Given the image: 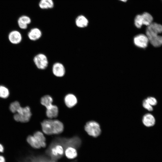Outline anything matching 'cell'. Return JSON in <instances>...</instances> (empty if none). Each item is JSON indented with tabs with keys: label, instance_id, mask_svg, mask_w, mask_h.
I'll return each instance as SVG.
<instances>
[{
	"label": "cell",
	"instance_id": "4dcf8cb0",
	"mask_svg": "<svg viewBox=\"0 0 162 162\" xmlns=\"http://www.w3.org/2000/svg\"><path fill=\"white\" fill-rule=\"evenodd\" d=\"M120 1L123 2H127L128 0H118Z\"/></svg>",
	"mask_w": 162,
	"mask_h": 162
},
{
	"label": "cell",
	"instance_id": "f1b7e54d",
	"mask_svg": "<svg viewBox=\"0 0 162 162\" xmlns=\"http://www.w3.org/2000/svg\"><path fill=\"white\" fill-rule=\"evenodd\" d=\"M0 162H6L5 158L2 155H0Z\"/></svg>",
	"mask_w": 162,
	"mask_h": 162
},
{
	"label": "cell",
	"instance_id": "8992f818",
	"mask_svg": "<svg viewBox=\"0 0 162 162\" xmlns=\"http://www.w3.org/2000/svg\"><path fill=\"white\" fill-rule=\"evenodd\" d=\"M149 40L147 36L143 34H140L134 38V44L138 47L144 48L148 46Z\"/></svg>",
	"mask_w": 162,
	"mask_h": 162
},
{
	"label": "cell",
	"instance_id": "277c9868",
	"mask_svg": "<svg viewBox=\"0 0 162 162\" xmlns=\"http://www.w3.org/2000/svg\"><path fill=\"white\" fill-rule=\"evenodd\" d=\"M85 130L87 134L93 137H97L100 134L101 130L99 124L96 122L90 121L85 126Z\"/></svg>",
	"mask_w": 162,
	"mask_h": 162
},
{
	"label": "cell",
	"instance_id": "9c48e42d",
	"mask_svg": "<svg viewBox=\"0 0 162 162\" xmlns=\"http://www.w3.org/2000/svg\"><path fill=\"white\" fill-rule=\"evenodd\" d=\"M52 120L46 119L41 123L42 130L44 133L47 135L53 134Z\"/></svg>",
	"mask_w": 162,
	"mask_h": 162
},
{
	"label": "cell",
	"instance_id": "7c38bea8",
	"mask_svg": "<svg viewBox=\"0 0 162 162\" xmlns=\"http://www.w3.org/2000/svg\"><path fill=\"white\" fill-rule=\"evenodd\" d=\"M64 101L66 105L69 108H72L75 106L77 102L76 97L72 94H67L65 97Z\"/></svg>",
	"mask_w": 162,
	"mask_h": 162
},
{
	"label": "cell",
	"instance_id": "cb8c5ba5",
	"mask_svg": "<svg viewBox=\"0 0 162 162\" xmlns=\"http://www.w3.org/2000/svg\"><path fill=\"white\" fill-rule=\"evenodd\" d=\"M52 98L50 95H47L43 96L41 99V104L45 106L46 108L51 106L52 104Z\"/></svg>",
	"mask_w": 162,
	"mask_h": 162
},
{
	"label": "cell",
	"instance_id": "30bf717a",
	"mask_svg": "<svg viewBox=\"0 0 162 162\" xmlns=\"http://www.w3.org/2000/svg\"><path fill=\"white\" fill-rule=\"evenodd\" d=\"M8 39L12 44H19L22 40V36L18 31L14 30L11 32L8 35Z\"/></svg>",
	"mask_w": 162,
	"mask_h": 162
},
{
	"label": "cell",
	"instance_id": "ba28073f",
	"mask_svg": "<svg viewBox=\"0 0 162 162\" xmlns=\"http://www.w3.org/2000/svg\"><path fill=\"white\" fill-rule=\"evenodd\" d=\"M52 72L54 76L57 77H63L65 74L66 71L65 67L61 63L57 62L53 65Z\"/></svg>",
	"mask_w": 162,
	"mask_h": 162
},
{
	"label": "cell",
	"instance_id": "603a6c76",
	"mask_svg": "<svg viewBox=\"0 0 162 162\" xmlns=\"http://www.w3.org/2000/svg\"><path fill=\"white\" fill-rule=\"evenodd\" d=\"M26 140L30 145L34 148L39 149L41 147L39 142L33 136H28Z\"/></svg>",
	"mask_w": 162,
	"mask_h": 162
},
{
	"label": "cell",
	"instance_id": "ac0fdd59",
	"mask_svg": "<svg viewBox=\"0 0 162 162\" xmlns=\"http://www.w3.org/2000/svg\"><path fill=\"white\" fill-rule=\"evenodd\" d=\"M46 109V115L48 117L52 118H56L57 116L58 110V108L56 106L52 105Z\"/></svg>",
	"mask_w": 162,
	"mask_h": 162
},
{
	"label": "cell",
	"instance_id": "4fadbf2b",
	"mask_svg": "<svg viewBox=\"0 0 162 162\" xmlns=\"http://www.w3.org/2000/svg\"><path fill=\"white\" fill-rule=\"evenodd\" d=\"M42 34L41 31L39 29L35 28L30 30L28 33V36L31 40L36 41L41 38Z\"/></svg>",
	"mask_w": 162,
	"mask_h": 162
},
{
	"label": "cell",
	"instance_id": "7402d4cb",
	"mask_svg": "<svg viewBox=\"0 0 162 162\" xmlns=\"http://www.w3.org/2000/svg\"><path fill=\"white\" fill-rule=\"evenodd\" d=\"M54 5L52 0H40L39 3L40 8L43 9L52 8Z\"/></svg>",
	"mask_w": 162,
	"mask_h": 162
},
{
	"label": "cell",
	"instance_id": "f546056e",
	"mask_svg": "<svg viewBox=\"0 0 162 162\" xmlns=\"http://www.w3.org/2000/svg\"><path fill=\"white\" fill-rule=\"evenodd\" d=\"M4 148L3 146L0 143V153H2L4 152Z\"/></svg>",
	"mask_w": 162,
	"mask_h": 162
},
{
	"label": "cell",
	"instance_id": "4316f807",
	"mask_svg": "<svg viewBox=\"0 0 162 162\" xmlns=\"http://www.w3.org/2000/svg\"><path fill=\"white\" fill-rule=\"evenodd\" d=\"M142 105L144 108L149 111H151L153 110L152 106L148 103L146 99L144 100L143 101Z\"/></svg>",
	"mask_w": 162,
	"mask_h": 162
},
{
	"label": "cell",
	"instance_id": "44dd1931",
	"mask_svg": "<svg viewBox=\"0 0 162 162\" xmlns=\"http://www.w3.org/2000/svg\"><path fill=\"white\" fill-rule=\"evenodd\" d=\"M77 149L73 147H69L65 150L64 155L69 159L76 158L77 156Z\"/></svg>",
	"mask_w": 162,
	"mask_h": 162
},
{
	"label": "cell",
	"instance_id": "6da1fadb",
	"mask_svg": "<svg viewBox=\"0 0 162 162\" xmlns=\"http://www.w3.org/2000/svg\"><path fill=\"white\" fill-rule=\"evenodd\" d=\"M68 145L63 137H57L50 143L45 152L46 155L51 160L57 161L64 155Z\"/></svg>",
	"mask_w": 162,
	"mask_h": 162
},
{
	"label": "cell",
	"instance_id": "ffe728a7",
	"mask_svg": "<svg viewBox=\"0 0 162 162\" xmlns=\"http://www.w3.org/2000/svg\"><path fill=\"white\" fill-rule=\"evenodd\" d=\"M33 136L38 141L41 147L45 148L46 146V138L42 132L40 131H36Z\"/></svg>",
	"mask_w": 162,
	"mask_h": 162
},
{
	"label": "cell",
	"instance_id": "484cf974",
	"mask_svg": "<svg viewBox=\"0 0 162 162\" xmlns=\"http://www.w3.org/2000/svg\"><path fill=\"white\" fill-rule=\"evenodd\" d=\"M20 106V103L17 101H15L10 104L9 108L12 112L16 113Z\"/></svg>",
	"mask_w": 162,
	"mask_h": 162
},
{
	"label": "cell",
	"instance_id": "52a82bcc",
	"mask_svg": "<svg viewBox=\"0 0 162 162\" xmlns=\"http://www.w3.org/2000/svg\"><path fill=\"white\" fill-rule=\"evenodd\" d=\"M25 162H57L51 160L46 155H33L27 158ZM76 160H75L70 162H76Z\"/></svg>",
	"mask_w": 162,
	"mask_h": 162
},
{
	"label": "cell",
	"instance_id": "7a4b0ae2",
	"mask_svg": "<svg viewBox=\"0 0 162 162\" xmlns=\"http://www.w3.org/2000/svg\"><path fill=\"white\" fill-rule=\"evenodd\" d=\"M14 116V120L17 122L25 123L30 120L32 113L28 106L22 107L20 106Z\"/></svg>",
	"mask_w": 162,
	"mask_h": 162
},
{
	"label": "cell",
	"instance_id": "2e32d148",
	"mask_svg": "<svg viewBox=\"0 0 162 162\" xmlns=\"http://www.w3.org/2000/svg\"><path fill=\"white\" fill-rule=\"evenodd\" d=\"M53 134H58L62 133L64 128L63 124L58 120H52Z\"/></svg>",
	"mask_w": 162,
	"mask_h": 162
},
{
	"label": "cell",
	"instance_id": "3957f363",
	"mask_svg": "<svg viewBox=\"0 0 162 162\" xmlns=\"http://www.w3.org/2000/svg\"><path fill=\"white\" fill-rule=\"evenodd\" d=\"M153 18L151 14L145 12L141 14L137 15L134 19V24L137 28H140L143 25L148 26L152 22Z\"/></svg>",
	"mask_w": 162,
	"mask_h": 162
},
{
	"label": "cell",
	"instance_id": "5bb4252c",
	"mask_svg": "<svg viewBox=\"0 0 162 162\" xmlns=\"http://www.w3.org/2000/svg\"><path fill=\"white\" fill-rule=\"evenodd\" d=\"M147 36L149 41L154 46L157 47L162 45V36L157 34Z\"/></svg>",
	"mask_w": 162,
	"mask_h": 162
},
{
	"label": "cell",
	"instance_id": "9a60e30c",
	"mask_svg": "<svg viewBox=\"0 0 162 162\" xmlns=\"http://www.w3.org/2000/svg\"><path fill=\"white\" fill-rule=\"evenodd\" d=\"M143 124L146 127H151L154 125L155 120L154 116L151 114H146L145 115L142 119Z\"/></svg>",
	"mask_w": 162,
	"mask_h": 162
},
{
	"label": "cell",
	"instance_id": "d6986e66",
	"mask_svg": "<svg viewBox=\"0 0 162 162\" xmlns=\"http://www.w3.org/2000/svg\"><path fill=\"white\" fill-rule=\"evenodd\" d=\"M31 22V20L28 16H22L20 17L18 20V23L19 27L21 29H26L27 28L28 25Z\"/></svg>",
	"mask_w": 162,
	"mask_h": 162
},
{
	"label": "cell",
	"instance_id": "e0dca14e",
	"mask_svg": "<svg viewBox=\"0 0 162 162\" xmlns=\"http://www.w3.org/2000/svg\"><path fill=\"white\" fill-rule=\"evenodd\" d=\"M88 21L87 19L83 15L78 16L75 20V24L80 28H84L87 26Z\"/></svg>",
	"mask_w": 162,
	"mask_h": 162
},
{
	"label": "cell",
	"instance_id": "d4e9b609",
	"mask_svg": "<svg viewBox=\"0 0 162 162\" xmlns=\"http://www.w3.org/2000/svg\"><path fill=\"white\" fill-rule=\"evenodd\" d=\"M9 95V92L8 89L3 86H0V97L6 98Z\"/></svg>",
	"mask_w": 162,
	"mask_h": 162
},
{
	"label": "cell",
	"instance_id": "5b68a950",
	"mask_svg": "<svg viewBox=\"0 0 162 162\" xmlns=\"http://www.w3.org/2000/svg\"><path fill=\"white\" fill-rule=\"evenodd\" d=\"M34 63L38 69L44 70L48 66V60L46 56L43 53H39L36 55L34 58Z\"/></svg>",
	"mask_w": 162,
	"mask_h": 162
},
{
	"label": "cell",
	"instance_id": "8fae6325",
	"mask_svg": "<svg viewBox=\"0 0 162 162\" xmlns=\"http://www.w3.org/2000/svg\"><path fill=\"white\" fill-rule=\"evenodd\" d=\"M162 32V25L155 22H152L148 26L146 34H158Z\"/></svg>",
	"mask_w": 162,
	"mask_h": 162
},
{
	"label": "cell",
	"instance_id": "83f0119b",
	"mask_svg": "<svg viewBox=\"0 0 162 162\" xmlns=\"http://www.w3.org/2000/svg\"><path fill=\"white\" fill-rule=\"evenodd\" d=\"M146 99L148 103L152 106H155L157 103L156 99L154 97H149Z\"/></svg>",
	"mask_w": 162,
	"mask_h": 162
}]
</instances>
